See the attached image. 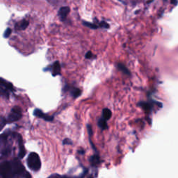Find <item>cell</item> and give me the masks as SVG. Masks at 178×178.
I'll return each instance as SVG.
<instances>
[{
  "mask_svg": "<svg viewBox=\"0 0 178 178\" xmlns=\"http://www.w3.org/2000/svg\"><path fill=\"white\" fill-rule=\"evenodd\" d=\"M11 162L12 166V172H13V176H21V177H31L28 172L26 171L25 168L23 166V164H21L20 160L18 159H14L13 161H10Z\"/></svg>",
  "mask_w": 178,
  "mask_h": 178,
  "instance_id": "1",
  "label": "cell"
},
{
  "mask_svg": "<svg viewBox=\"0 0 178 178\" xmlns=\"http://www.w3.org/2000/svg\"><path fill=\"white\" fill-rule=\"evenodd\" d=\"M27 164H28L29 168L32 171H39L41 167V161L39 156L37 153H30L28 159H27Z\"/></svg>",
  "mask_w": 178,
  "mask_h": 178,
  "instance_id": "2",
  "label": "cell"
},
{
  "mask_svg": "<svg viewBox=\"0 0 178 178\" xmlns=\"http://www.w3.org/2000/svg\"><path fill=\"white\" fill-rule=\"evenodd\" d=\"M0 175L5 178L13 177L10 161H4L0 164Z\"/></svg>",
  "mask_w": 178,
  "mask_h": 178,
  "instance_id": "3",
  "label": "cell"
},
{
  "mask_svg": "<svg viewBox=\"0 0 178 178\" xmlns=\"http://www.w3.org/2000/svg\"><path fill=\"white\" fill-rule=\"evenodd\" d=\"M23 114H22V109L20 107H19L18 106H15L14 107H13L10 111V114L8 116V118L6 119L7 122H13L17 121V120H20Z\"/></svg>",
  "mask_w": 178,
  "mask_h": 178,
  "instance_id": "4",
  "label": "cell"
},
{
  "mask_svg": "<svg viewBox=\"0 0 178 178\" xmlns=\"http://www.w3.org/2000/svg\"><path fill=\"white\" fill-rule=\"evenodd\" d=\"M34 115L35 116H36L39 118H42L43 120H46V121H52L54 120V118L52 116H48V115L44 114L43 112L40 110V109H35L34 111Z\"/></svg>",
  "mask_w": 178,
  "mask_h": 178,
  "instance_id": "5",
  "label": "cell"
},
{
  "mask_svg": "<svg viewBox=\"0 0 178 178\" xmlns=\"http://www.w3.org/2000/svg\"><path fill=\"white\" fill-rule=\"evenodd\" d=\"M18 144H19L18 157L20 159H23L26 155V150L24 146L23 138H22V136L20 135H18Z\"/></svg>",
  "mask_w": 178,
  "mask_h": 178,
  "instance_id": "6",
  "label": "cell"
},
{
  "mask_svg": "<svg viewBox=\"0 0 178 178\" xmlns=\"http://www.w3.org/2000/svg\"><path fill=\"white\" fill-rule=\"evenodd\" d=\"M0 89L6 90V91L7 90L14 91V87H13V84L2 78H0Z\"/></svg>",
  "mask_w": 178,
  "mask_h": 178,
  "instance_id": "7",
  "label": "cell"
},
{
  "mask_svg": "<svg viewBox=\"0 0 178 178\" xmlns=\"http://www.w3.org/2000/svg\"><path fill=\"white\" fill-rule=\"evenodd\" d=\"M70 11V9L68 6L61 7L59 10V16L60 17V18H61V20H65L68 15L69 14Z\"/></svg>",
  "mask_w": 178,
  "mask_h": 178,
  "instance_id": "8",
  "label": "cell"
},
{
  "mask_svg": "<svg viewBox=\"0 0 178 178\" xmlns=\"http://www.w3.org/2000/svg\"><path fill=\"white\" fill-rule=\"evenodd\" d=\"M61 74V65L59 61H56L52 65V75L57 76Z\"/></svg>",
  "mask_w": 178,
  "mask_h": 178,
  "instance_id": "9",
  "label": "cell"
},
{
  "mask_svg": "<svg viewBox=\"0 0 178 178\" xmlns=\"http://www.w3.org/2000/svg\"><path fill=\"white\" fill-rule=\"evenodd\" d=\"M29 25V22L26 20H23L15 24V28L17 30H24Z\"/></svg>",
  "mask_w": 178,
  "mask_h": 178,
  "instance_id": "10",
  "label": "cell"
},
{
  "mask_svg": "<svg viewBox=\"0 0 178 178\" xmlns=\"http://www.w3.org/2000/svg\"><path fill=\"white\" fill-rule=\"evenodd\" d=\"M111 116H112L111 111L109 110V109H105L102 111V118H105L106 120L110 119Z\"/></svg>",
  "mask_w": 178,
  "mask_h": 178,
  "instance_id": "11",
  "label": "cell"
},
{
  "mask_svg": "<svg viewBox=\"0 0 178 178\" xmlns=\"http://www.w3.org/2000/svg\"><path fill=\"white\" fill-rule=\"evenodd\" d=\"M118 69L122 71V72H124L126 75H130V70H129L125 65H123L122 64H118Z\"/></svg>",
  "mask_w": 178,
  "mask_h": 178,
  "instance_id": "12",
  "label": "cell"
},
{
  "mask_svg": "<svg viewBox=\"0 0 178 178\" xmlns=\"http://www.w3.org/2000/svg\"><path fill=\"white\" fill-rule=\"evenodd\" d=\"M98 126H99L100 128H102V130H106V129L108 127V125L106 122V120L103 118L100 119L99 121H98Z\"/></svg>",
  "mask_w": 178,
  "mask_h": 178,
  "instance_id": "13",
  "label": "cell"
},
{
  "mask_svg": "<svg viewBox=\"0 0 178 178\" xmlns=\"http://www.w3.org/2000/svg\"><path fill=\"white\" fill-rule=\"evenodd\" d=\"M90 161L93 166H96L97 165V164L100 162V159L99 157L97 155L92 156V157L90 158Z\"/></svg>",
  "mask_w": 178,
  "mask_h": 178,
  "instance_id": "14",
  "label": "cell"
},
{
  "mask_svg": "<svg viewBox=\"0 0 178 178\" xmlns=\"http://www.w3.org/2000/svg\"><path fill=\"white\" fill-rule=\"evenodd\" d=\"M83 24L84 26H86L87 27H89V28L93 29H97L98 26L96 25L95 24H92L91 23H89V22H86V21H83Z\"/></svg>",
  "mask_w": 178,
  "mask_h": 178,
  "instance_id": "15",
  "label": "cell"
},
{
  "mask_svg": "<svg viewBox=\"0 0 178 178\" xmlns=\"http://www.w3.org/2000/svg\"><path fill=\"white\" fill-rule=\"evenodd\" d=\"M81 91L79 89H73L72 91H71V94H72V95L74 97L76 98V97H79V95H81Z\"/></svg>",
  "mask_w": 178,
  "mask_h": 178,
  "instance_id": "16",
  "label": "cell"
},
{
  "mask_svg": "<svg viewBox=\"0 0 178 178\" xmlns=\"http://www.w3.org/2000/svg\"><path fill=\"white\" fill-rule=\"evenodd\" d=\"M7 122L6 119L4 117L0 118V131L2 130V129L4 127V126L6 125Z\"/></svg>",
  "mask_w": 178,
  "mask_h": 178,
  "instance_id": "17",
  "label": "cell"
},
{
  "mask_svg": "<svg viewBox=\"0 0 178 178\" xmlns=\"http://www.w3.org/2000/svg\"><path fill=\"white\" fill-rule=\"evenodd\" d=\"M140 105H141L142 107H143L146 111H150V110H151V106H150V105H149V104L145 103V102H141Z\"/></svg>",
  "mask_w": 178,
  "mask_h": 178,
  "instance_id": "18",
  "label": "cell"
},
{
  "mask_svg": "<svg viewBox=\"0 0 178 178\" xmlns=\"http://www.w3.org/2000/svg\"><path fill=\"white\" fill-rule=\"evenodd\" d=\"M0 95L4 97H6V98H9V93L7 92L6 90H4L2 89H0Z\"/></svg>",
  "mask_w": 178,
  "mask_h": 178,
  "instance_id": "19",
  "label": "cell"
},
{
  "mask_svg": "<svg viewBox=\"0 0 178 178\" xmlns=\"http://www.w3.org/2000/svg\"><path fill=\"white\" fill-rule=\"evenodd\" d=\"M99 26L100 27H102V28H105V29L109 28V25L105 21H102V22H101V23H100Z\"/></svg>",
  "mask_w": 178,
  "mask_h": 178,
  "instance_id": "20",
  "label": "cell"
},
{
  "mask_svg": "<svg viewBox=\"0 0 178 178\" xmlns=\"http://www.w3.org/2000/svg\"><path fill=\"white\" fill-rule=\"evenodd\" d=\"M11 32H12L11 29H10V28H8L4 32V38H9L10 36V35L11 34Z\"/></svg>",
  "mask_w": 178,
  "mask_h": 178,
  "instance_id": "21",
  "label": "cell"
},
{
  "mask_svg": "<svg viewBox=\"0 0 178 178\" xmlns=\"http://www.w3.org/2000/svg\"><path fill=\"white\" fill-rule=\"evenodd\" d=\"M47 1L49 2V3L52 5H54V6L58 4L59 2V0H47Z\"/></svg>",
  "mask_w": 178,
  "mask_h": 178,
  "instance_id": "22",
  "label": "cell"
},
{
  "mask_svg": "<svg viewBox=\"0 0 178 178\" xmlns=\"http://www.w3.org/2000/svg\"><path fill=\"white\" fill-rule=\"evenodd\" d=\"M63 143L64 145H71L72 143V142L69 139H64V141H63Z\"/></svg>",
  "mask_w": 178,
  "mask_h": 178,
  "instance_id": "23",
  "label": "cell"
},
{
  "mask_svg": "<svg viewBox=\"0 0 178 178\" xmlns=\"http://www.w3.org/2000/svg\"><path fill=\"white\" fill-rule=\"evenodd\" d=\"M93 57V54L91 52H89L86 54V59H91Z\"/></svg>",
  "mask_w": 178,
  "mask_h": 178,
  "instance_id": "24",
  "label": "cell"
},
{
  "mask_svg": "<svg viewBox=\"0 0 178 178\" xmlns=\"http://www.w3.org/2000/svg\"><path fill=\"white\" fill-rule=\"evenodd\" d=\"M171 4L173 5H177V0H171Z\"/></svg>",
  "mask_w": 178,
  "mask_h": 178,
  "instance_id": "25",
  "label": "cell"
}]
</instances>
